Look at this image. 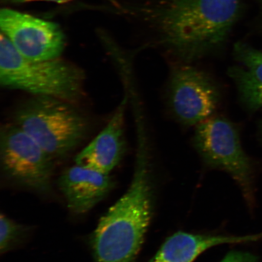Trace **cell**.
I'll list each match as a JSON object with an SVG mask.
<instances>
[{
    "label": "cell",
    "instance_id": "6da1fadb",
    "mask_svg": "<svg viewBox=\"0 0 262 262\" xmlns=\"http://www.w3.org/2000/svg\"><path fill=\"white\" fill-rule=\"evenodd\" d=\"M241 11V0H161L139 9L160 45L183 63L224 49Z\"/></svg>",
    "mask_w": 262,
    "mask_h": 262
},
{
    "label": "cell",
    "instance_id": "7a4b0ae2",
    "mask_svg": "<svg viewBox=\"0 0 262 262\" xmlns=\"http://www.w3.org/2000/svg\"><path fill=\"white\" fill-rule=\"evenodd\" d=\"M132 182L122 198L100 219L90 244L96 262H134L153 213L154 191L148 147L139 137Z\"/></svg>",
    "mask_w": 262,
    "mask_h": 262
},
{
    "label": "cell",
    "instance_id": "3957f363",
    "mask_svg": "<svg viewBox=\"0 0 262 262\" xmlns=\"http://www.w3.org/2000/svg\"><path fill=\"white\" fill-rule=\"evenodd\" d=\"M84 78L80 68L60 58L29 60L19 54L2 33L0 83L6 89L57 98L74 104L84 96Z\"/></svg>",
    "mask_w": 262,
    "mask_h": 262
},
{
    "label": "cell",
    "instance_id": "277c9868",
    "mask_svg": "<svg viewBox=\"0 0 262 262\" xmlns=\"http://www.w3.org/2000/svg\"><path fill=\"white\" fill-rule=\"evenodd\" d=\"M73 105L57 98L34 96L16 111L15 124L52 159L62 158L86 133V120Z\"/></svg>",
    "mask_w": 262,
    "mask_h": 262
},
{
    "label": "cell",
    "instance_id": "5b68a950",
    "mask_svg": "<svg viewBox=\"0 0 262 262\" xmlns=\"http://www.w3.org/2000/svg\"><path fill=\"white\" fill-rule=\"evenodd\" d=\"M193 146L205 165L227 172L240 187L249 209L255 206V170L242 147L236 126L221 116H212L196 126Z\"/></svg>",
    "mask_w": 262,
    "mask_h": 262
},
{
    "label": "cell",
    "instance_id": "8992f818",
    "mask_svg": "<svg viewBox=\"0 0 262 262\" xmlns=\"http://www.w3.org/2000/svg\"><path fill=\"white\" fill-rule=\"evenodd\" d=\"M0 162L6 178L16 184L40 194L52 191L54 159L15 123L2 127Z\"/></svg>",
    "mask_w": 262,
    "mask_h": 262
},
{
    "label": "cell",
    "instance_id": "52a82bcc",
    "mask_svg": "<svg viewBox=\"0 0 262 262\" xmlns=\"http://www.w3.org/2000/svg\"><path fill=\"white\" fill-rule=\"evenodd\" d=\"M217 81L207 72L191 65L176 63L170 71L168 99L177 120L185 126H196L212 117L222 100Z\"/></svg>",
    "mask_w": 262,
    "mask_h": 262
},
{
    "label": "cell",
    "instance_id": "ba28073f",
    "mask_svg": "<svg viewBox=\"0 0 262 262\" xmlns=\"http://www.w3.org/2000/svg\"><path fill=\"white\" fill-rule=\"evenodd\" d=\"M0 26L16 51L29 60L60 58L64 51V35L54 22L5 8L0 12Z\"/></svg>",
    "mask_w": 262,
    "mask_h": 262
},
{
    "label": "cell",
    "instance_id": "9c48e42d",
    "mask_svg": "<svg viewBox=\"0 0 262 262\" xmlns=\"http://www.w3.org/2000/svg\"><path fill=\"white\" fill-rule=\"evenodd\" d=\"M128 100L127 93L105 127L75 157V165L106 174L119 165L126 152L124 116Z\"/></svg>",
    "mask_w": 262,
    "mask_h": 262
},
{
    "label": "cell",
    "instance_id": "30bf717a",
    "mask_svg": "<svg viewBox=\"0 0 262 262\" xmlns=\"http://www.w3.org/2000/svg\"><path fill=\"white\" fill-rule=\"evenodd\" d=\"M115 186L110 174L75 165L66 170L58 179V186L70 210L83 214L110 194Z\"/></svg>",
    "mask_w": 262,
    "mask_h": 262
},
{
    "label": "cell",
    "instance_id": "8fae6325",
    "mask_svg": "<svg viewBox=\"0 0 262 262\" xmlns=\"http://www.w3.org/2000/svg\"><path fill=\"white\" fill-rule=\"evenodd\" d=\"M248 239L179 231L166 239L149 262H192L200 254L215 246L238 243Z\"/></svg>",
    "mask_w": 262,
    "mask_h": 262
},
{
    "label": "cell",
    "instance_id": "7c38bea8",
    "mask_svg": "<svg viewBox=\"0 0 262 262\" xmlns=\"http://www.w3.org/2000/svg\"><path fill=\"white\" fill-rule=\"evenodd\" d=\"M228 75L236 84L242 102L248 109L262 107V86L253 80L244 68H229Z\"/></svg>",
    "mask_w": 262,
    "mask_h": 262
},
{
    "label": "cell",
    "instance_id": "4fadbf2b",
    "mask_svg": "<svg viewBox=\"0 0 262 262\" xmlns=\"http://www.w3.org/2000/svg\"><path fill=\"white\" fill-rule=\"evenodd\" d=\"M234 55L253 80L262 86V52L238 42L234 46Z\"/></svg>",
    "mask_w": 262,
    "mask_h": 262
},
{
    "label": "cell",
    "instance_id": "5bb4252c",
    "mask_svg": "<svg viewBox=\"0 0 262 262\" xmlns=\"http://www.w3.org/2000/svg\"><path fill=\"white\" fill-rule=\"evenodd\" d=\"M29 228L9 219L5 214L0 217V252L7 253L28 234Z\"/></svg>",
    "mask_w": 262,
    "mask_h": 262
},
{
    "label": "cell",
    "instance_id": "9a60e30c",
    "mask_svg": "<svg viewBox=\"0 0 262 262\" xmlns=\"http://www.w3.org/2000/svg\"><path fill=\"white\" fill-rule=\"evenodd\" d=\"M219 262H259L257 257L247 252L233 251L229 252Z\"/></svg>",
    "mask_w": 262,
    "mask_h": 262
},
{
    "label": "cell",
    "instance_id": "2e32d148",
    "mask_svg": "<svg viewBox=\"0 0 262 262\" xmlns=\"http://www.w3.org/2000/svg\"><path fill=\"white\" fill-rule=\"evenodd\" d=\"M2 1L5 3H14V4H20V3L34 2H48L57 3H64L70 1V0H2Z\"/></svg>",
    "mask_w": 262,
    "mask_h": 262
}]
</instances>
